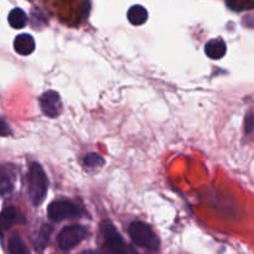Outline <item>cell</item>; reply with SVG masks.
<instances>
[{
  "instance_id": "3957f363",
  "label": "cell",
  "mask_w": 254,
  "mask_h": 254,
  "mask_svg": "<svg viewBox=\"0 0 254 254\" xmlns=\"http://www.w3.org/2000/svg\"><path fill=\"white\" fill-rule=\"evenodd\" d=\"M102 232H103L104 243L103 250L106 254H129V250L119 233L108 221L102 223Z\"/></svg>"
},
{
  "instance_id": "7a4b0ae2",
  "label": "cell",
  "mask_w": 254,
  "mask_h": 254,
  "mask_svg": "<svg viewBox=\"0 0 254 254\" xmlns=\"http://www.w3.org/2000/svg\"><path fill=\"white\" fill-rule=\"evenodd\" d=\"M129 236L139 247L150 251H158L160 248V241L151 227L144 222H133L129 226Z\"/></svg>"
},
{
  "instance_id": "9a60e30c",
  "label": "cell",
  "mask_w": 254,
  "mask_h": 254,
  "mask_svg": "<svg viewBox=\"0 0 254 254\" xmlns=\"http://www.w3.org/2000/svg\"><path fill=\"white\" fill-rule=\"evenodd\" d=\"M83 163L87 168H99L104 164V159L97 153H89L84 156Z\"/></svg>"
},
{
  "instance_id": "ba28073f",
  "label": "cell",
  "mask_w": 254,
  "mask_h": 254,
  "mask_svg": "<svg viewBox=\"0 0 254 254\" xmlns=\"http://www.w3.org/2000/svg\"><path fill=\"white\" fill-rule=\"evenodd\" d=\"M14 170L9 166H1L0 168V193L4 196L9 195L14 190Z\"/></svg>"
},
{
  "instance_id": "7c38bea8",
  "label": "cell",
  "mask_w": 254,
  "mask_h": 254,
  "mask_svg": "<svg viewBox=\"0 0 254 254\" xmlns=\"http://www.w3.org/2000/svg\"><path fill=\"white\" fill-rule=\"evenodd\" d=\"M7 21H9L10 26L14 27V29H22L27 24V16L24 12V10L15 7V9H12L9 12Z\"/></svg>"
},
{
  "instance_id": "52a82bcc",
  "label": "cell",
  "mask_w": 254,
  "mask_h": 254,
  "mask_svg": "<svg viewBox=\"0 0 254 254\" xmlns=\"http://www.w3.org/2000/svg\"><path fill=\"white\" fill-rule=\"evenodd\" d=\"M14 49L15 51L22 56H27L31 55L35 50V40L31 35L29 34H21L17 35L15 37L14 41Z\"/></svg>"
},
{
  "instance_id": "ac0fdd59",
  "label": "cell",
  "mask_w": 254,
  "mask_h": 254,
  "mask_svg": "<svg viewBox=\"0 0 254 254\" xmlns=\"http://www.w3.org/2000/svg\"><path fill=\"white\" fill-rule=\"evenodd\" d=\"M11 134V130H10V127L7 126V123L2 119H0V136H7Z\"/></svg>"
},
{
  "instance_id": "9c48e42d",
  "label": "cell",
  "mask_w": 254,
  "mask_h": 254,
  "mask_svg": "<svg viewBox=\"0 0 254 254\" xmlns=\"http://www.w3.org/2000/svg\"><path fill=\"white\" fill-rule=\"evenodd\" d=\"M205 52L210 59L220 60L227 52V46L222 39H212L206 44Z\"/></svg>"
},
{
  "instance_id": "5bb4252c",
  "label": "cell",
  "mask_w": 254,
  "mask_h": 254,
  "mask_svg": "<svg viewBox=\"0 0 254 254\" xmlns=\"http://www.w3.org/2000/svg\"><path fill=\"white\" fill-rule=\"evenodd\" d=\"M228 6L236 11H242V10L253 9L254 0H226Z\"/></svg>"
},
{
  "instance_id": "6da1fadb",
  "label": "cell",
  "mask_w": 254,
  "mask_h": 254,
  "mask_svg": "<svg viewBox=\"0 0 254 254\" xmlns=\"http://www.w3.org/2000/svg\"><path fill=\"white\" fill-rule=\"evenodd\" d=\"M47 193V178L44 169L37 163L30 166L29 171V195L35 206L44 202Z\"/></svg>"
},
{
  "instance_id": "8fae6325",
  "label": "cell",
  "mask_w": 254,
  "mask_h": 254,
  "mask_svg": "<svg viewBox=\"0 0 254 254\" xmlns=\"http://www.w3.org/2000/svg\"><path fill=\"white\" fill-rule=\"evenodd\" d=\"M19 213L15 207H7L0 213V230L6 231L17 221Z\"/></svg>"
},
{
  "instance_id": "277c9868",
  "label": "cell",
  "mask_w": 254,
  "mask_h": 254,
  "mask_svg": "<svg viewBox=\"0 0 254 254\" xmlns=\"http://www.w3.org/2000/svg\"><path fill=\"white\" fill-rule=\"evenodd\" d=\"M47 215L52 221H64L67 218H77L82 215L81 208L73 202L67 200H59L50 203L47 208Z\"/></svg>"
},
{
  "instance_id": "8992f818",
  "label": "cell",
  "mask_w": 254,
  "mask_h": 254,
  "mask_svg": "<svg viewBox=\"0 0 254 254\" xmlns=\"http://www.w3.org/2000/svg\"><path fill=\"white\" fill-rule=\"evenodd\" d=\"M40 106H41V111L45 116L50 117V118H56L62 112L61 97L55 91L45 92L40 98Z\"/></svg>"
},
{
  "instance_id": "e0dca14e",
  "label": "cell",
  "mask_w": 254,
  "mask_h": 254,
  "mask_svg": "<svg viewBox=\"0 0 254 254\" xmlns=\"http://www.w3.org/2000/svg\"><path fill=\"white\" fill-rule=\"evenodd\" d=\"M254 129V111L248 112L247 116L245 118V131L246 133H251Z\"/></svg>"
},
{
  "instance_id": "2e32d148",
  "label": "cell",
  "mask_w": 254,
  "mask_h": 254,
  "mask_svg": "<svg viewBox=\"0 0 254 254\" xmlns=\"http://www.w3.org/2000/svg\"><path fill=\"white\" fill-rule=\"evenodd\" d=\"M50 233H51V228L47 227V226H44L42 230L40 231L36 242H35V245H36L37 248H44L45 246H46L47 241H49L50 238Z\"/></svg>"
},
{
  "instance_id": "30bf717a",
  "label": "cell",
  "mask_w": 254,
  "mask_h": 254,
  "mask_svg": "<svg viewBox=\"0 0 254 254\" xmlns=\"http://www.w3.org/2000/svg\"><path fill=\"white\" fill-rule=\"evenodd\" d=\"M128 16L129 22L131 25H135V26H139V25L145 24L146 20H148V11L144 6L141 5H134L130 9L128 10Z\"/></svg>"
},
{
  "instance_id": "d6986e66",
  "label": "cell",
  "mask_w": 254,
  "mask_h": 254,
  "mask_svg": "<svg viewBox=\"0 0 254 254\" xmlns=\"http://www.w3.org/2000/svg\"><path fill=\"white\" fill-rule=\"evenodd\" d=\"M78 254H99V253L96 252V251H83V252H81Z\"/></svg>"
},
{
  "instance_id": "5b68a950",
  "label": "cell",
  "mask_w": 254,
  "mask_h": 254,
  "mask_svg": "<svg viewBox=\"0 0 254 254\" xmlns=\"http://www.w3.org/2000/svg\"><path fill=\"white\" fill-rule=\"evenodd\" d=\"M87 237V230L83 226L79 225H73L68 226V227L64 228V230L60 232L59 238H57V242L61 250L64 251H69L72 248H74L76 246H78L84 238Z\"/></svg>"
},
{
  "instance_id": "4fadbf2b",
  "label": "cell",
  "mask_w": 254,
  "mask_h": 254,
  "mask_svg": "<svg viewBox=\"0 0 254 254\" xmlns=\"http://www.w3.org/2000/svg\"><path fill=\"white\" fill-rule=\"evenodd\" d=\"M7 251H9V254H30L27 246L25 245V242L19 235H14L10 237Z\"/></svg>"
}]
</instances>
